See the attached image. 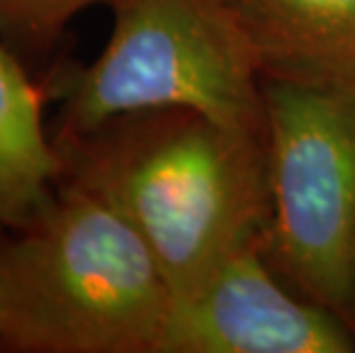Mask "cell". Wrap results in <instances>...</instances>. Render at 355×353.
<instances>
[{"instance_id":"cell-5","label":"cell","mask_w":355,"mask_h":353,"mask_svg":"<svg viewBox=\"0 0 355 353\" xmlns=\"http://www.w3.org/2000/svg\"><path fill=\"white\" fill-rule=\"evenodd\" d=\"M355 333L277 280L263 243L172 298L158 353H353Z\"/></svg>"},{"instance_id":"cell-3","label":"cell","mask_w":355,"mask_h":353,"mask_svg":"<svg viewBox=\"0 0 355 353\" xmlns=\"http://www.w3.org/2000/svg\"><path fill=\"white\" fill-rule=\"evenodd\" d=\"M112 30L101 55L60 83V133L117 115L191 108L252 133L263 122V71L227 0H105Z\"/></svg>"},{"instance_id":"cell-9","label":"cell","mask_w":355,"mask_h":353,"mask_svg":"<svg viewBox=\"0 0 355 353\" xmlns=\"http://www.w3.org/2000/svg\"><path fill=\"white\" fill-rule=\"evenodd\" d=\"M296 78H316V80H332V83H342V85L355 87V51H351L349 55L337 60L335 64L326 67L321 71H314L309 76H296Z\"/></svg>"},{"instance_id":"cell-2","label":"cell","mask_w":355,"mask_h":353,"mask_svg":"<svg viewBox=\"0 0 355 353\" xmlns=\"http://www.w3.org/2000/svg\"><path fill=\"white\" fill-rule=\"evenodd\" d=\"M170 305L138 232L78 186L0 246V351L158 353Z\"/></svg>"},{"instance_id":"cell-1","label":"cell","mask_w":355,"mask_h":353,"mask_svg":"<svg viewBox=\"0 0 355 353\" xmlns=\"http://www.w3.org/2000/svg\"><path fill=\"white\" fill-rule=\"evenodd\" d=\"M60 184L96 195L138 232L172 298L248 246L266 243V136L191 108L117 115L58 133Z\"/></svg>"},{"instance_id":"cell-7","label":"cell","mask_w":355,"mask_h":353,"mask_svg":"<svg viewBox=\"0 0 355 353\" xmlns=\"http://www.w3.org/2000/svg\"><path fill=\"white\" fill-rule=\"evenodd\" d=\"M263 76H309L355 51V0H227Z\"/></svg>"},{"instance_id":"cell-4","label":"cell","mask_w":355,"mask_h":353,"mask_svg":"<svg viewBox=\"0 0 355 353\" xmlns=\"http://www.w3.org/2000/svg\"><path fill=\"white\" fill-rule=\"evenodd\" d=\"M268 261L355 333V87L263 76Z\"/></svg>"},{"instance_id":"cell-6","label":"cell","mask_w":355,"mask_h":353,"mask_svg":"<svg viewBox=\"0 0 355 353\" xmlns=\"http://www.w3.org/2000/svg\"><path fill=\"white\" fill-rule=\"evenodd\" d=\"M60 177L62 161L42 124V92L0 42V232L33 223Z\"/></svg>"},{"instance_id":"cell-8","label":"cell","mask_w":355,"mask_h":353,"mask_svg":"<svg viewBox=\"0 0 355 353\" xmlns=\"http://www.w3.org/2000/svg\"><path fill=\"white\" fill-rule=\"evenodd\" d=\"M94 3L105 0H0V40L21 49H46Z\"/></svg>"}]
</instances>
